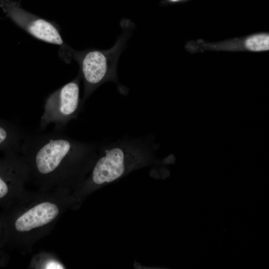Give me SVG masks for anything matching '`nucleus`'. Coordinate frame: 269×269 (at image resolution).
<instances>
[{"mask_svg":"<svg viewBox=\"0 0 269 269\" xmlns=\"http://www.w3.org/2000/svg\"><path fill=\"white\" fill-rule=\"evenodd\" d=\"M99 144L74 139L60 131L25 133L20 153L30 179L41 190L66 193L71 187L80 185L90 172Z\"/></svg>","mask_w":269,"mask_h":269,"instance_id":"obj_1","label":"nucleus"},{"mask_svg":"<svg viewBox=\"0 0 269 269\" xmlns=\"http://www.w3.org/2000/svg\"><path fill=\"white\" fill-rule=\"evenodd\" d=\"M68 201L62 192L25 191L0 213L3 246L29 248L54 227Z\"/></svg>","mask_w":269,"mask_h":269,"instance_id":"obj_2","label":"nucleus"},{"mask_svg":"<svg viewBox=\"0 0 269 269\" xmlns=\"http://www.w3.org/2000/svg\"><path fill=\"white\" fill-rule=\"evenodd\" d=\"M157 147L150 135L124 136L99 143L97 158L81 187L91 188L111 183L134 169L148 164Z\"/></svg>","mask_w":269,"mask_h":269,"instance_id":"obj_3","label":"nucleus"},{"mask_svg":"<svg viewBox=\"0 0 269 269\" xmlns=\"http://www.w3.org/2000/svg\"><path fill=\"white\" fill-rule=\"evenodd\" d=\"M127 27L126 25V28H124L123 34L109 49H87L83 51L72 49L71 57L78 63L80 67L79 72L84 82V93L82 98L83 105L93 93L106 82H115L122 94L126 93L127 91L118 82L117 66L119 57L130 35L131 30Z\"/></svg>","mask_w":269,"mask_h":269,"instance_id":"obj_4","label":"nucleus"},{"mask_svg":"<svg viewBox=\"0 0 269 269\" xmlns=\"http://www.w3.org/2000/svg\"><path fill=\"white\" fill-rule=\"evenodd\" d=\"M80 73L72 81L51 93L45 99L39 129L44 130L51 124L54 131L62 132L67 124L76 119L84 105L80 98Z\"/></svg>","mask_w":269,"mask_h":269,"instance_id":"obj_5","label":"nucleus"},{"mask_svg":"<svg viewBox=\"0 0 269 269\" xmlns=\"http://www.w3.org/2000/svg\"><path fill=\"white\" fill-rule=\"evenodd\" d=\"M0 8L16 25L33 37L67 51L71 49L65 45L56 24L23 9L19 1L0 0Z\"/></svg>","mask_w":269,"mask_h":269,"instance_id":"obj_6","label":"nucleus"},{"mask_svg":"<svg viewBox=\"0 0 269 269\" xmlns=\"http://www.w3.org/2000/svg\"><path fill=\"white\" fill-rule=\"evenodd\" d=\"M0 159V208L2 210L25 192L24 185L30 179L27 164L18 153H3Z\"/></svg>","mask_w":269,"mask_h":269,"instance_id":"obj_7","label":"nucleus"},{"mask_svg":"<svg viewBox=\"0 0 269 269\" xmlns=\"http://www.w3.org/2000/svg\"><path fill=\"white\" fill-rule=\"evenodd\" d=\"M25 133L15 124L0 118V151L20 153Z\"/></svg>","mask_w":269,"mask_h":269,"instance_id":"obj_8","label":"nucleus"},{"mask_svg":"<svg viewBox=\"0 0 269 269\" xmlns=\"http://www.w3.org/2000/svg\"><path fill=\"white\" fill-rule=\"evenodd\" d=\"M247 48L253 51L268 50L269 36L267 34H258L248 38L245 43Z\"/></svg>","mask_w":269,"mask_h":269,"instance_id":"obj_9","label":"nucleus"},{"mask_svg":"<svg viewBox=\"0 0 269 269\" xmlns=\"http://www.w3.org/2000/svg\"><path fill=\"white\" fill-rule=\"evenodd\" d=\"M35 267L38 269H65V266L53 257L43 256L39 257V262H35Z\"/></svg>","mask_w":269,"mask_h":269,"instance_id":"obj_10","label":"nucleus"},{"mask_svg":"<svg viewBox=\"0 0 269 269\" xmlns=\"http://www.w3.org/2000/svg\"><path fill=\"white\" fill-rule=\"evenodd\" d=\"M3 246V235L2 219L0 213V247H2Z\"/></svg>","mask_w":269,"mask_h":269,"instance_id":"obj_11","label":"nucleus"},{"mask_svg":"<svg viewBox=\"0 0 269 269\" xmlns=\"http://www.w3.org/2000/svg\"><path fill=\"white\" fill-rule=\"evenodd\" d=\"M172 0L175 1V0Z\"/></svg>","mask_w":269,"mask_h":269,"instance_id":"obj_12","label":"nucleus"}]
</instances>
